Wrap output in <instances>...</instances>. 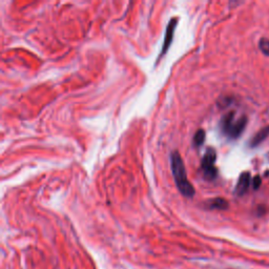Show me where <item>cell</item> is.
<instances>
[{"instance_id": "obj_1", "label": "cell", "mask_w": 269, "mask_h": 269, "mask_svg": "<svg viewBox=\"0 0 269 269\" xmlns=\"http://www.w3.org/2000/svg\"><path fill=\"white\" fill-rule=\"evenodd\" d=\"M171 166L174 175L176 185L181 194L187 198H192L195 196V188L188 181L185 165L183 163L182 158L177 151L173 152L171 155Z\"/></svg>"}, {"instance_id": "obj_2", "label": "cell", "mask_w": 269, "mask_h": 269, "mask_svg": "<svg viewBox=\"0 0 269 269\" xmlns=\"http://www.w3.org/2000/svg\"><path fill=\"white\" fill-rule=\"evenodd\" d=\"M235 112H229L223 116L220 122L222 133L231 139H237L238 137H240L247 124L246 117L243 116L238 120H235Z\"/></svg>"}, {"instance_id": "obj_3", "label": "cell", "mask_w": 269, "mask_h": 269, "mask_svg": "<svg viewBox=\"0 0 269 269\" xmlns=\"http://www.w3.org/2000/svg\"><path fill=\"white\" fill-rule=\"evenodd\" d=\"M216 159H217V154L214 148H208L205 155L202 158L201 168L203 172V176L205 179H207V180H214L218 175L217 168L215 167Z\"/></svg>"}, {"instance_id": "obj_4", "label": "cell", "mask_w": 269, "mask_h": 269, "mask_svg": "<svg viewBox=\"0 0 269 269\" xmlns=\"http://www.w3.org/2000/svg\"><path fill=\"white\" fill-rule=\"evenodd\" d=\"M177 23H178V18H175V17L172 18L171 21L168 22L167 27H166V32H165L164 42H163V46H162V52H161L160 56H159V59H160L163 55L166 54V52L168 51L169 46H171L172 41H173V38H174V32H175L176 26H177Z\"/></svg>"}, {"instance_id": "obj_5", "label": "cell", "mask_w": 269, "mask_h": 269, "mask_svg": "<svg viewBox=\"0 0 269 269\" xmlns=\"http://www.w3.org/2000/svg\"><path fill=\"white\" fill-rule=\"evenodd\" d=\"M249 184H251V174H249V173H243L240 176V178H239V181L237 183L235 193L238 196H240V197L244 196L248 191Z\"/></svg>"}, {"instance_id": "obj_6", "label": "cell", "mask_w": 269, "mask_h": 269, "mask_svg": "<svg viewBox=\"0 0 269 269\" xmlns=\"http://www.w3.org/2000/svg\"><path fill=\"white\" fill-rule=\"evenodd\" d=\"M269 136V126L267 127H263L262 129H260L251 140V146L252 147H256L258 145H260L265 139Z\"/></svg>"}, {"instance_id": "obj_7", "label": "cell", "mask_w": 269, "mask_h": 269, "mask_svg": "<svg viewBox=\"0 0 269 269\" xmlns=\"http://www.w3.org/2000/svg\"><path fill=\"white\" fill-rule=\"evenodd\" d=\"M205 141V131L204 129H198L194 136V145L199 147L201 146Z\"/></svg>"}, {"instance_id": "obj_8", "label": "cell", "mask_w": 269, "mask_h": 269, "mask_svg": "<svg viewBox=\"0 0 269 269\" xmlns=\"http://www.w3.org/2000/svg\"><path fill=\"white\" fill-rule=\"evenodd\" d=\"M209 205H211L212 208H218V209H226L228 207L227 201L222 198L214 199V200H212L211 203H209Z\"/></svg>"}, {"instance_id": "obj_9", "label": "cell", "mask_w": 269, "mask_h": 269, "mask_svg": "<svg viewBox=\"0 0 269 269\" xmlns=\"http://www.w3.org/2000/svg\"><path fill=\"white\" fill-rule=\"evenodd\" d=\"M259 47H260L264 55L269 57V39L262 38L260 40V43H259Z\"/></svg>"}, {"instance_id": "obj_10", "label": "cell", "mask_w": 269, "mask_h": 269, "mask_svg": "<svg viewBox=\"0 0 269 269\" xmlns=\"http://www.w3.org/2000/svg\"><path fill=\"white\" fill-rule=\"evenodd\" d=\"M260 185H261V178L259 177V176H257V177L255 178V180H254V186H255V189L259 188V186H260Z\"/></svg>"}]
</instances>
